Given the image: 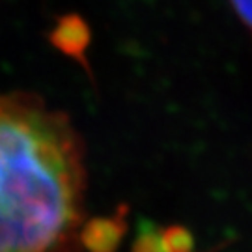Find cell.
<instances>
[{
	"label": "cell",
	"mask_w": 252,
	"mask_h": 252,
	"mask_svg": "<svg viewBox=\"0 0 252 252\" xmlns=\"http://www.w3.org/2000/svg\"><path fill=\"white\" fill-rule=\"evenodd\" d=\"M84 146L67 114L0 94V252H81Z\"/></svg>",
	"instance_id": "obj_1"
},
{
	"label": "cell",
	"mask_w": 252,
	"mask_h": 252,
	"mask_svg": "<svg viewBox=\"0 0 252 252\" xmlns=\"http://www.w3.org/2000/svg\"><path fill=\"white\" fill-rule=\"evenodd\" d=\"M127 207L122 206L114 215L95 217L81 228V245L88 252H118L127 232Z\"/></svg>",
	"instance_id": "obj_2"
},
{
	"label": "cell",
	"mask_w": 252,
	"mask_h": 252,
	"mask_svg": "<svg viewBox=\"0 0 252 252\" xmlns=\"http://www.w3.org/2000/svg\"><path fill=\"white\" fill-rule=\"evenodd\" d=\"M49 41L62 54L77 60L92 75L88 60H86V51L90 47L92 34L90 27L86 25L84 19L75 15V13L60 17L56 21L54 28L51 30V34H49Z\"/></svg>",
	"instance_id": "obj_3"
},
{
	"label": "cell",
	"mask_w": 252,
	"mask_h": 252,
	"mask_svg": "<svg viewBox=\"0 0 252 252\" xmlns=\"http://www.w3.org/2000/svg\"><path fill=\"white\" fill-rule=\"evenodd\" d=\"M131 252H168L162 241L161 228L153 226L152 222H142Z\"/></svg>",
	"instance_id": "obj_4"
},
{
	"label": "cell",
	"mask_w": 252,
	"mask_h": 252,
	"mask_svg": "<svg viewBox=\"0 0 252 252\" xmlns=\"http://www.w3.org/2000/svg\"><path fill=\"white\" fill-rule=\"evenodd\" d=\"M164 247L168 252H190L194 247V237L185 226H166L161 228Z\"/></svg>",
	"instance_id": "obj_5"
},
{
	"label": "cell",
	"mask_w": 252,
	"mask_h": 252,
	"mask_svg": "<svg viewBox=\"0 0 252 252\" xmlns=\"http://www.w3.org/2000/svg\"><path fill=\"white\" fill-rule=\"evenodd\" d=\"M230 2L234 6L235 13L239 15L243 25L249 28V32L252 34V0H230Z\"/></svg>",
	"instance_id": "obj_6"
}]
</instances>
